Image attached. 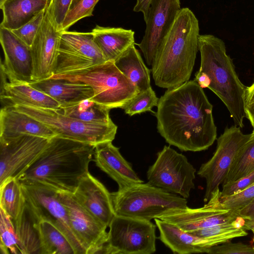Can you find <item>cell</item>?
<instances>
[{"instance_id":"8","label":"cell","mask_w":254,"mask_h":254,"mask_svg":"<svg viewBox=\"0 0 254 254\" xmlns=\"http://www.w3.org/2000/svg\"><path fill=\"white\" fill-rule=\"evenodd\" d=\"M104 254H151L156 251V228L149 220L115 215Z\"/></svg>"},{"instance_id":"1","label":"cell","mask_w":254,"mask_h":254,"mask_svg":"<svg viewBox=\"0 0 254 254\" xmlns=\"http://www.w3.org/2000/svg\"><path fill=\"white\" fill-rule=\"evenodd\" d=\"M157 107L158 131L170 145L197 152L207 149L216 139L213 106L194 80L167 89Z\"/></svg>"},{"instance_id":"26","label":"cell","mask_w":254,"mask_h":254,"mask_svg":"<svg viewBox=\"0 0 254 254\" xmlns=\"http://www.w3.org/2000/svg\"><path fill=\"white\" fill-rule=\"evenodd\" d=\"M50 0H6L0 5L2 20L0 27L10 30L20 28L45 10Z\"/></svg>"},{"instance_id":"20","label":"cell","mask_w":254,"mask_h":254,"mask_svg":"<svg viewBox=\"0 0 254 254\" xmlns=\"http://www.w3.org/2000/svg\"><path fill=\"white\" fill-rule=\"evenodd\" d=\"M154 221L159 232V239L175 254L207 253L209 248L226 242L195 236L159 218H155Z\"/></svg>"},{"instance_id":"14","label":"cell","mask_w":254,"mask_h":254,"mask_svg":"<svg viewBox=\"0 0 254 254\" xmlns=\"http://www.w3.org/2000/svg\"><path fill=\"white\" fill-rule=\"evenodd\" d=\"M57 192L66 210L71 228L86 254H102L108 239L107 227L85 209L73 193Z\"/></svg>"},{"instance_id":"43","label":"cell","mask_w":254,"mask_h":254,"mask_svg":"<svg viewBox=\"0 0 254 254\" xmlns=\"http://www.w3.org/2000/svg\"><path fill=\"white\" fill-rule=\"evenodd\" d=\"M246 113L254 111V82L247 87L245 96Z\"/></svg>"},{"instance_id":"38","label":"cell","mask_w":254,"mask_h":254,"mask_svg":"<svg viewBox=\"0 0 254 254\" xmlns=\"http://www.w3.org/2000/svg\"><path fill=\"white\" fill-rule=\"evenodd\" d=\"M45 11H41L20 28L11 31L22 41L31 47L42 23Z\"/></svg>"},{"instance_id":"34","label":"cell","mask_w":254,"mask_h":254,"mask_svg":"<svg viewBox=\"0 0 254 254\" xmlns=\"http://www.w3.org/2000/svg\"><path fill=\"white\" fill-rule=\"evenodd\" d=\"M0 250L2 254H21L13 223L10 217L0 208Z\"/></svg>"},{"instance_id":"44","label":"cell","mask_w":254,"mask_h":254,"mask_svg":"<svg viewBox=\"0 0 254 254\" xmlns=\"http://www.w3.org/2000/svg\"><path fill=\"white\" fill-rule=\"evenodd\" d=\"M238 211L240 217L245 220L254 222V199Z\"/></svg>"},{"instance_id":"36","label":"cell","mask_w":254,"mask_h":254,"mask_svg":"<svg viewBox=\"0 0 254 254\" xmlns=\"http://www.w3.org/2000/svg\"><path fill=\"white\" fill-rule=\"evenodd\" d=\"M99 0H81L69 10L63 23L61 31L67 30L82 18L93 16L94 7Z\"/></svg>"},{"instance_id":"37","label":"cell","mask_w":254,"mask_h":254,"mask_svg":"<svg viewBox=\"0 0 254 254\" xmlns=\"http://www.w3.org/2000/svg\"><path fill=\"white\" fill-rule=\"evenodd\" d=\"M254 199V184L234 194L220 197L221 208L239 210Z\"/></svg>"},{"instance_id":"47","label":"cell","mask_w":254,"mask_h":254,"mask_svg":"<svg viewBox=\"0 0 254 254\" xmlns=\"http://www.w3.org/2000/svg\"><path fill=\"white\" fill-rule=\"evenodd\" d=\"M81 0H73L71 4L70 9L75 6Z\"/></svg>"},{"instance_id":"12","label":"cell","mask_w":254,"mask_h":254,"mask_svg":"<svg viewBox=\"0 0 254 254\" xmlns=\"http://www.w3.org/2000/svg\"><path fill=\"white\" fill-rule=\"evenodd\" d=\"M106 62L91 32L61 31L54 75L85 69Z\"/></svg>"},{"instance_id":"22","label":"cell","mask_w":254,"mask_h":254,"mask_svg":"<svg viewBox=\"0 0 254 254\" xmlns=\"http://www.w3.org/2000/svg\"><path fill=\"white\" fill-rule=\"evenodd\" d=\"M29 135L51 139L57 135L43 123L12 107L3 106L0 112V137Z\"/></svg>"},{"instance_id":"16","label":"cell","mask_w":254,"mask_h":254,"mask_svg":"<svg viewBox=\"0 0 254 254\" xmlns=\"http://www.w3.org/2000/svg\"><path fill=\"white\" fill-rule=\"evenodd\" d=\"M61 35V31L46 8L42 23L30 47L33 82L50 78L54 75Z\"/></svg>"},{"instance_id":"3","label":"cell","mask_w":254,"mask_h":254,"mask_svg":"<svg viewBox=\"0 0 254 254\" xmlns=\"http://www.w3.org/2000/svg\"><path fill=\"white\" fill-rule=\"evenodd\" d=\"M198 19L189 8H181L151 67L156 86L166 89L189 80L198 51Z\"/></svg>"},{"instance_id":"11","label":"cell","mask_w":254,"mask_h":254,"mask_svg":"<svg viewBox=\"0 0 254 254\" xmlns=\"http://www.w3.org/2000/svg\"><path fill=\"white\" fill-rule=\"evenodd\" d=\"M20 183L25 201L37 219L48 220L58 228L69 240L75 254H86L71 228L66 210L57 191L41 184Z\"/></svg>"},{"instance_id":"4","label":"cell","mask_w":254,"mask_h":254,"mask_svg":"<svg viewBox=\"0 0 254 254\" xmlns=\"http://www.w3.org/2000/svg\"><path fill=\"white\" fill-rule=\"evenodd\" d=\"M198 48L200 66L194 80L202 88L214 93L227 107L235 125L243 127L247 87L240 80L224 42L213 35H199Z\"/></svg>"},{"instance_id":"23","label":"cell","mask_w":254,"mask_h":254,"mask_svg":"<svg viewBox=\"0 0 254 254\" xmlns=\"http://www.w3.org/2000/svg\"><path fill=\"white\" fill-rule=\"evenodd\" d=\"M29 84L55 99L60 107L90 99L93 96L92 88L80 81L50 78L33 81Z\"/></svg>"},{"instance_id":"28","label":"cell","mask_w":254,"mask_h":254,"mask_svg":"<svg viewBox=\"0 0 254 254\" xmlns=\"http://www.w3.org/2000/svg\"><path fill=\"white\" fill-rule=\"evenodd\" d=\"M114 63L139 92L146 90L151 87L150 70L145 64L134 45L124 52Z\"/></svg>"},{"instance_id":"46","label":"cell","mask_w":254,"mask_h":254,"mask_svg":"<svg viewBox=\"0 0 254 254\" xmlns=\"http://www.w3.org/2000/svg\"><path fill=\"white\" fill-rule=\"evenodd\" d=\"M246 117L249 119L253 128H254V111L247 113Z\"/></svg>"},{"instance_id":"19","label":"cell","mask_w":254,"mask_h":254,"mask_svg":"<svg viewBox=\"0 0 254 254\" xmlns=\"http://www.w3.org/2000/svg\"><path fill=\"white\" fill-rule=\"evenodd\" d=\"M93 161L100 170L117 183L118 190L143 183L112 141L95 145Z\"/></svg>"},{"instance_id":"40","label":"cell","mask_w":254,"mask_h":254,"mask_svg":"<svg viewBox=\"0 0 254 254\" xmlns=\"http://www.w3.org/2000/svg\"><path fill=\"white\" fill-rule=\"evenodd\" d=\"M210 254H254V247L242 243L227 242L208 248Z\"/></svg>"},{"instance_id":"13","label":"cell","mask_w":254,"mask_h":254,"mask_svg":"<svg viewBox=\"0 0 254 254\" xmlns=\"http://www.w3.org/2000/svg\"><path fill=\"white\" fill-rule=\"evenodd\" d=\"M50 139L29 135L0 137V186L18 178L37 159Z\"/></svg>"},{"instance_id":"7","label":"cell","mask_w":254,"mask_h":254,"mask_svg":"<svg viewBox=\"0 0 254 254\" xmlns=\"http://www.w3.org/2000/svg\"><path fill=\"white\" fill-rule=\"evenodd\" d=\"M43 123L58 136L96 145L112 141L118 127L109 124L89 123L66 116L58 110L25 106H8Z\"/></svg>"},{"instance_id":"9","label":"cell","mask_w":254,"mask_h":254,"mask_svg":"<svg viewBox=\"0 0 254 254\" xmlns=\"http://www.w3.org/2000/svg\"><path fill=\"white\" fill-rule=\"evenodd\" d=\"M195 172L185 155L165 145L148 168L147 178L152 186L187 199L195 188Z\"/></svg>"},{"instance_id":"17","label":"cell","mask_w":254,"mask_h":254,"mask_svg":"<svg viewBox=\"0 0 254 254\" xmlns=\"http://www.w3.org/2000/svg\"><path fill=\"white\" fill-rule=\"evenodd\" d=\"M0 41L4 60L0 68L9 82L30 83L33 82V62L30 47L18 38L12 31L0 27Z\"/></svg>"},{"instance_id":"18","label":"cell","mask_w":254,"mask_h":254,"mask_svg":"<svg viewBox=\"0 0 254 254\" xmlns=\"http://www.w3.org/2000/svg\"><path fill=\"white\" fill-rule=\"evenodd\" d=\"M79 204L107 227L116 215L111 193L88 172L73 193Z\"/></svg>"},{"instance_id":"24","label":"cell","mask_w":254,"mask_h":254,"mask_svg":"<svg viewBox=\"0 0 254 254\" xmlns=\"http://www.w3.org/2000/svg\"><path fill=\"white\" fill-rule=\"evenodd\" d=\"M0 97L3 106L20 105L54 110L60 107L57 101L29 83L8 82L0 89Z\"/></svg>"},{"instance_id":"48","label":"cell","mask_w":254,"mask_h":254,"mask_svg":"<svg viewBox=\"0 0 254 254\" xmlns=\"http://www.w3.org/2000/svg\"><path fill=\"white\" fill-rule=\"evenodd\" d=\"M5 0H0V5H1Z\"/></svg>"},{"instance_id":"32","label":"cell","mask_w":254,"mask_h":254,"mask_svg":"<svg viewBox=\"0 0 254 254\" xmlns=\"http://www.w3.org/2000/svg\"><path fill=\"white\" fill-rule=\"evenodd\" d=\"M254 171V131L241 147L231 165L223 184L238 180Z\"/></svg>"},{"instance_id":"39","label":"cell","mask_w":254,"mask_h":254,"mask_svg":"<svg viewBox=\"0 0 254 254\" xmlns=\"http://www.w3.org/2000/svg\"><path fill=\"white\" fill-rule=\"evenodd\" d=\"M72 0H49L47 8L61 31L63 23L70 10Z\"/></svg>"},{"instance_id":"10","label":"cell","mask_w":254,"mask_h":254,"mask_svg":"<svg viewBox=\"0 0 254 254\" xmlns=\"http://www.w3.org/2000/svg\"><path fill=\"white\" fill-rule=\"evenodd\" d=\"M241 127L233 126L226 127L217 139L216 149L212 157L202 164L197 175L206 180L204 201L207 202L219 191L238 152L249 140L251 134H244Z\"/></svg>"},{"instance_id":"42","label":"cell","mask_w":254,"mask_h":254,"mask_svg":"<svg viewBox=\"0 0 254 254\" xmlns=\"http://www.w3.org/2000/svg\"><path fill=\"white\" fill-rule=\"evenodd\" d=\"M153 0H136V3L133 7L134 12H141L143 15L144 21L147 19L149 10Z\"/></svg>"},{"instance_id":"41","label":"cell","mask_w":254,"mask_h":254,"mask_svg":"<svg viewBox=\"0 0 254 254\" xmlns=\"http://www.w3.org/2000/svg\"><path fill=\"white\" fill-rule=\"evenodd\" d=\"M254 184V171L236 181L223 184V189L220 192V197L230 196Z\"/></svg>"},{"instance_id":"15","label":"cell","mask_w":254,"mask_h":254,"mask_svg":"<svg viewBox=\"0 0 254 254\" xmlns=\"http://www.w3.org/2000/svg\"><path fill=\"white\" fill-rule=\"evenodd\" d=\"M181 8L180 0H153L141 41L137 44L146 64L152 65Z\"/></svg>"},{"instance_id":"33","label":"cell","mask_w":254,"mask_h":254,"mask_svg":"<svg viewBox=\"0 0 254 254\" xmlns=\"http://www.w3.org/2000/svg\"><path fill=\"white\" fill-rule=\"evenodd\" d=\"M244 223L245 219L239 217L232 222L188 232L198 237L219 239L227 242L234 238L248 235L244 228Z\"/></svg>"},{"instance_id":"21","label":"cell","mask_w":254,"mask_h":254,"mask_svg":"<svg viewBox=\"0 0 254 254\" xmlns=\"http://www.w3.org/2000/svg\"><path fill=\"white\" fill-rule=\"evenodd\" d=\"M221 191L213 194L202 207L176 210L157 218L173 223L186 232L193 231L211 226V216L228 212L221 208Z\"/></svg>"},{"instance_id":"5","label":"cell","mask_w":254,"mask_h":254,"mask_svg":"<svg viewBox=\"0 0 254 254\" xmlns=\"http://www.w3.org/2000/svg\"><path fill=\"white\" fill-rule=\"evenodd\" d=\"M51 78L80 81L88 85L93 91V96L90 100L109 110L124 109L139 92L111 61Z\"/></svg>"},{"instance_id":"45","label":"cell","mask_w":254,"mask_h":254,"mask_svg":"<svg viewBox=\"0 0 254 254\" xmlns=\"http://www.w3.org/2000/svg\"><path fill=\"white\" fill-rule=\"evenodd\" d=\"M244 228L245 230H251L254 235V222L245 220ZM253 242L254 243V237Z\"/></svg>"},{"instance_id":"30","label":"cell","mask_w":254,"mask_h":254,"mask_svg":"<svg viewBox=\"0 0 254 254\" xmlns=\"http://www.w3.org/2000/svg\"><path fill=\"white\" fill-rule=\"evenodd\" d=\"M109 109L89 99L62 107L58 111L66 116L84 122L109 124L113 121L110 117Z\"/></svg>"},{"instance_id":"29","label":"cell","mask_w":254,"mask_h":254,"mask_svg":"<svg viewBox=\"0 0 254 254\" xmlns=\"http://www.w3.org/2000/svg\"><path fill=\"white\" fill-rule=\"evenodd\" d=\"M40 254H75L66 236L50 221L41 219L37 224Z\"/></svg>"},{"instance_id":"6","label":"cell","mask_w":254,"mask_h":254,"mask_svg":"<svg viewBox=\"0 0 254 254\" xmlns=\"http://www.w3.org/2000/svg\"><path fill=\"white\" fill-rule=\"evenodd\" d=\"M111 196L116 215L149 221L188 207L186 198L149 183L118 190Z\"/></svg>"},{"instance_id":"49","label":"cell","mask_w":254,"mask_h":254,"mask_svg":"<svg viewBox=\"0 0 254 254\" xmlns=\"http://www.w3.org/2000/svg\"></svg>"},{"instance_id":"27","label":"cell","mask_w":254,"mask_h":254,"mask_svg":"<svg viewBox=\"0 0 254 254\" xmlns=\"http://www.w3.org/2000/svg\"><path fill=\"white\" fill-rule=\"evenodd\" d=\"M38 221L25 201L19 215L13 221L21 254H40L39 235L37 228Z\"/></svg>"},{"instance_id":"25","label":"cell","mask_w":254,"mask_h":254,"mask_svg":"<svg viewBox=\"0 0 254 254\" xmlns=\"http://www.w3.org/2000/svg\"><path fill=\"white\" fill-rule=\"evenodd\" d=\"M91 33L106 61L114 62L135 45L134 32L131 29L96 25Z\"/></svg>"},{"instance_id":"2","label":"cell","mask_w":254,"mask_h":254,"mask_svg":"<svg viewBox=\"0 0 254 254\" xmlns=\"http://www.w3.org/2000/svg\"><path fill=\"white\" fill-rule=\"evenodd\" d=\"M95 147L94 145L55 136L17 179L20 182L41 184L56 191L73 193L88 172Z\"/></svg>"},{"instance_id":"35","label":"cell","mask_w":254,"mask_h":254,"mask_svg":"<svg viewBox=\"0 0 254 254\" xmlns=\"http://www.w3.org/2000/svg\"><path fill=\"white\" fill-rule=\"evenodd\" d=\"M159 99L150 87L146 90L139 92L124 110L125 113L130 116L151 111L153 107L157 106Z\"/></svg>"},{"instance_id":"31","label":"cell","mask_w":254,"mask_h":254,"mask_svg":"<svg viewBox=\"0 0 254 254\" xmlns=\"http://www.w3.org/2000/svg\"><path fill=\"white\" fill-rule=\"evenodd\" d=\"M0 208L14 221L25 201L21 183L17 178L10 179L0 186Z\"/></svg>"}]
</instances>
